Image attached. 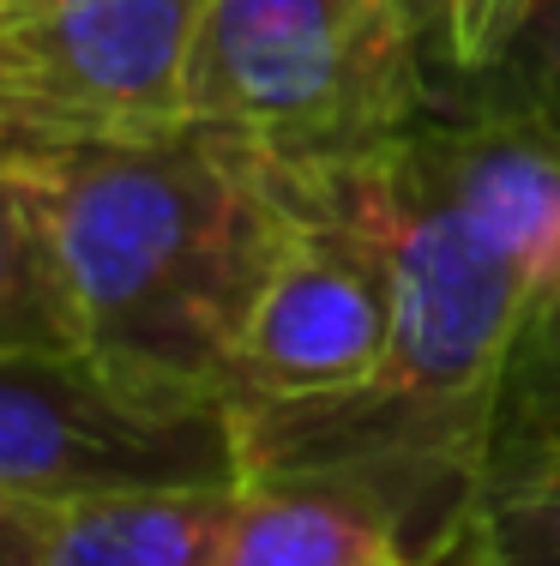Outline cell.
<instances>
[{
    "mask_svg": "<svg viewBox=\"0 0 560 566\" xmlns=\"http://www.w3.org/2000/svg\"><path fill=\"white\" fill-rule=\"evenodd\" d=\"M549 109H560V97H554V103H549Z\"/></svg>",
    "mask_w": 560,
    "mask_h": 566,
    "instance_id": "cell-19",
    "label": "cell"
},
{
    "mask_svg": "<svg viewBox=\"0 0 560 566\" xmlns=\"http://www.w3.org/2000/svg\"><path fill=\"white\" fill-rule=\"evenodd\" d=\"M211 0H19L0 31V145L151 139L187 127Z\"/></svg>",
    "mask_w": 560,
    "mask_h": 566,
    "instance_id": "cell-4",
    "label": "cell"
},
{
    "mask_svg": "<svg viewBox=\"0 0 560 566\" xmlns=\"http://www.w3.org/2000/svg\"><path fill=\"white\" fill-rule=\"evenodd\" d=\"M506 392H542V398H560V307L549 319L530 326L525 349L513 361V386Z\"/></svg>",
    "mask_w": 560,
    "mask_h": 566,
    "instance_id": "cell-14",
    "label": "cell"
},
{
    "mask_svg": "<svg viewBox=\"0 0 560 566\" xmlns=\"http://www.w3.org/2000/svg\"><path fill=\"white\" fill-rule=\"evenodd\" d=\"M434 43L464 78L513 85V103L560 97V0H434Z\"/></svg>",
    "mask_w": 560,
    "mask_h": 566,
    "instance_id": "cell-9",
    "label": "cell"
},
{
    "mask_svg": "<svg viewBox=\"0 0 560 566\" xmlns=\"http://www.w3.org/2000/svg\"><path fill=\"white\" fill-rule=\"evenodd\" d=\"M0 489L43 506L242 489L230 398L157 392L91 356L0 349Z\"/></svg>",
    "mask_w": 560,
    "mask_h": 566,
    "instance_id": "cell-3",
    "label": "cell"
},
{
    "mask_svg": "<svg viewBox=\"0 0 560 566\" xmlns=\"http://www.w3.org/2000/svg\"><path fill=\"white\" fill-rule=\"evenodd\" d=\"M495 458H513V464H554L560 470V398L506 392ZM495 458H488V464H495Z\"/></svg>",
    "mask_w": 560,
    "mask_h": 566,
    "instance_id": "cell-12",
    "label": "cell"
},
{
    "mask_svg": "<svg viewBox=\"0 0 560 566\" xmlns=\"http://www.w3.org/2000/svg\"><path fill=\"white\" fill-rule=\"evenodd\" d=\"M440 566H483V560H476V543H464L458 555H452V560H440Z\"/></svg>",
    "mask_w": 560,
    "mask_h": 566,
    "instance_id": "cell-15",
    "label": "cell"
},
{
    "mask_svg": "<svg viewBox=\"0 0 560 566\" xmlns=\"http://www.w3.org/2000/svg\"><path fill=\"white\" fill-rule=\"evenodd\" d=\"M73 302L78 349L157 392L230 398L235 344L289 223L272 157L199 127L0 145Z\"/></svg>",
    "mask_w": 560,
    "mask_h": 566,
    "instance_id": "cell-1",
    "label": "cell"
},
{
    "mask_svg": "<svg viewBox=\"0 0 560 566\" xmlns=\"http://www.w3.org/2000/svg\"><path fill=\"white\" fill-rule=\"evenodd\" d=\"M284 187L289 223L235 344L230 403H302L356 392L373 380L392 344V272L380 241L314 175L284 169Z\"/></svg>",
    "mask_w": 560,
    "mask_h": 566,
    "instance_id": "cell-5",
    "label": "cell"
},
{
    "mask_svg": "<svg viewBox=\"0 0 560 566\" xmlns=\"http://www.w3.org/2000/svg\"><path fill=\"white\" fill-rule=\"evenodd\" d=\"M416 139L464 223L518 272L537 319H549L560 307V109L506 97L471 120H422Z\"/></svg>",
    "mask_w": 560,
    "mask_h": 566,
    "instance_id": "cell-6",
    "label": "cell"
},
{
    "mask_svg": "<svg viewBox=\"0 0 560 566\" xmlns=\"http://www.w3.org/2000/svg\"><path fill=\"white\" fill-rule=\"evenodd\" d=\"M242 489L97 494L55 512L36 566H211Z\"/></svg>",
    "mask_w": 560,
    "mask_h": 566,
    "instance_id": "cell-8",
    "label": "cell"
},
{
    "mask_svg": "<svg viewBox=\"0 0 560 566\" xmlns=\"http://www.w3.org/2000/svg\"><path fill=\"white\" fill-rule=\"evenodd\" d=\"M0 31H7V7H0Z\"/></svg>",
    "mask_w": 560,
    "mask_h": 566,
    "instance_id": "cell-16",
    "label": "cell"
},
{
    "mask_svg": "<svg viewBox=\"0 0 560 566\" xmlns=\"http://www.w3.org/2000/svg\"><path fill=\"white\" fill-rule=\"evenodd\" d=\"M471 543L483 566H560V470L495 458Z\"/></svg>",
    "mask_w": 560,
    "mask_h": 566,
    "instance_id": "cell-11",
    "label": "cell"
},
{
    "mask_svg": "<svg viewBox=\"0 0 560 566\" xmlns=\"http://www.w3.org/2000/svg\"><path fill=\"white\" fill-rule=\"evenodd\" d=\"M55 512L61 506H43V501H24V494L0 489V566H36L43 560Z\"/></svg>",
    "mask_w": 560,
    "mask_h": 566,
    "instance_id": "cell-13",
    "label": "cell"
},
{
    "mask_svg": "<svg viewBox=\"0 0 560 566\" xmlns=\"http://www.w3.org/2000/svg\"><path fill=\"white\" fill-rule=\"evenodd\" d=\"M429 0H211L187 66V120L319 169L422 120Z\"/></svg>",
    "mask_w": 560,
    "mask_h": 566,
    "instance_id": "cell-2",
    "label": "cell"
},
{
    "mask_svg": "<svg viewBox=\"0 0 560 566\" xmlns=\"http://www.w3.org/2000/svg\"><path fill=\"white\" fill-rule=\"evenodd\" d=\"M429 19H434V0H429Z\"/></svg>",
    "mask_w": 560,
    "mask_h": 566,
    "instance_id": "cell-18",
    "label": "cell"
},
{
    "mask_svg": "<svg viewBox=\"0 0 560 566\" xmlns=\"http://www.w3.org/2000/svg\"><path fill=\"white\" fill-rule=\"evenodd\" d=\"M211 566H429L373 494L344 482H242Z\"/></svg>",
    "mask_w": 560,
    "mask_h": 566,
    "instance_id": "cell-7",
    "label": "cell"
},
{
    "mask_svg": "<svg viewBox=\"0 0 560 566\" xmlns=\"http://www.w3.org/2000/svg\"><path fill=\"white\" fill-rule=\"evenodd\" d=\"M0 7H19V0H0Z\"/></svg>",
    "mask_w": 560,
    "mask_h": 566,
    "instance_id": "cell-17",
    "label": "cell"
},
{
    "mask_svg": "<svg viewBox=\"0 0 560 566\" xmlns=\"http://www.w3.org/2000/svg\"><path fill=\"white\" fill-rule=\"evenodd\" d=\"M0 349H31V356H85L66 302L61 265L43 241L24 187L0 164Z\"/></svg>",
    "mask_w": 560,
    "mask_h": 566,
    "instance_id": "cell-10",
    "label": "cell"
}]
</instances>
